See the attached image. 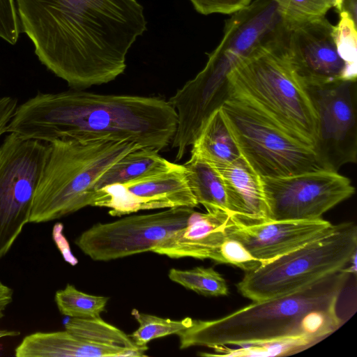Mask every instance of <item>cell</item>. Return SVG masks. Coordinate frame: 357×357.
<instances>
[{
  "instance_id": "d6986e66",
  "label": "cell",
  "mask_w": 357,
  "mask_h": 357,
  "mask_svg": "<svg viewBox=\"0 0 357 357\" xmlns=\"http://www.w3.org/2000/svg\"><path fill=\"white\" fill-rule=\"evenodd\" d=\"M188 182L197 203L207 213H228L224 182L216 168L195 153L183 164Z\"/></svg>"
},
{
  "instance_id": "f1b7e54d",
  "label": "cell",
  "mask_w": 357,
  "mask_h": 357,
  "mask_svg": "<svg viewBox=\"0 0 357 357\" xmlns=\"http://www.w3.org/2000/svg\"><path fill=\"white\" fill-rule=\"evenodd\" d=\"M21 26L15 0H0V38L15 45Z\"/></svg>"
},
{
  "instance_id": "e0dca14e",
  "label": "cell",
  "mask_w": 357,
  "mask_h": 357,
  "mask_svg": "<svg viewBox=\"0 0 357 357\" xmlns=\"http://www.w3.org/2000/svg\"><path fill=\"white\" fill-rule=\"evenodd\" d=\"M17 357L144 356L134 351L89 342L68 331L36 332L25 336L15 349Z\"/></svg>"
},
{
  "instance_id": "44dd1931",
  "label": "cell",
  "mask_w": 357,
  "mask_h": 357,
  "mask_svg": "<svg viewBox=\"0 0 357 357\" xmlns=\"http://www.w3.org/2000/svg\"><path fill=\"white\" fill-rule=\"evenodd\" d=\"M65 329L74 335L94 343L139 352L144 356L148 347L137 346L130 335L105 321L100 317L94 318L70 317L64 323Z\"/></svg>"
},
{
  "instance_id": "277c9868",
  "label": "cell",
  "mask_w": 357,
  "mask_h": 357,
  "mask_svg": "<svg viewBox=\"0 0 357 357\" xmlns=\"http://www.w3.org/2000/svg\"><path fill=\"white\" fill-rule=\"evenodd\" d=\"M282 35L233 66L227 75L228 98L252 105L314 149L317 113L305 84L286 57Z\"/></svg>"
},
{
  "instance_id": "d6a6232c",
  "label": "cell",
  "mask_w": 357,
  "mask_h": 357,
  "mask_svg": "<svg viewBox=\"0 0 357 357\" xmlns=\"http://www.w3.org/2000/svg\"><path fill=\"white\" fill-rule=\"evenodd\" d=\"M342 10L348 13L352 19L356 22V0H344Z\"/></svg>"
},
{
  "instance_id": "4316f807",
  "label": "cell",
  "mask_w": 357,
  "mask_h": 357,
  "mask_svg": "<svg viewBox=\"0 0 357 357\" xmlns=\"http://www.w3.org/2000/svg\"><path fill=\"white\" fill-rule=\"evenodd\" d=\"M287 25L325 17L333 7V0H274Z\"/></svg>"
},
{
  "instance_id": "2e32d148",
  "label": "cell",
  "mask_w": 357,
  "mask_h": 357,
  "mask_svg": "<svg viewBox=\"0 0 357 357\" xmlns=\"http://www.w3.org/2000/svg\"><path fill=\"white\" fill-rule=\"evenodd\" d=\"M215 167L224 182L227 210L233 222L252 225L270 221L261 178L242 156Z\"/></svg>"
},
{
  "instance_id": "d4e9b609",
  "label": "cell",
  "mask_w": 357,
  "mask_h": 357,
  "mask_svg": "<svg viewBox=\"0 0 357 357\" xmlns=\"http://www.w3.org/2000/svg\"><path fill=\"white\" fill-rule=\"evenodd\" d=\"M132 315L139 323V328L130 335L133 342L138 347H146L151 340L173 334L190 326L192 319L185 317L182 320H172L155 315L142 313L134 309Z\"/></svg>"
},
{
  "instance_id": "5bb4252c",
  "label": "cell",
  "mask_w": 357,
  "mask_h": 357,
  "mask_svg": "<svg viewBox=\"0 0 357 357\" xmlns=\"http://www.w3.org/2000/svg\"><path fill=\"white\" fill-rule=\"evenodd\" d=\"M333 225L323 218L269 221L242 225L229 220L226 236L241 242L264 264L275 259L328 231Z\"/></svg>"
},
{
  "instance_id": "9c48e42d",
  "label": "cell",
  "mask_w": 357,
  "mask_h": 357,
  "mask_svg": "<svg viewBox=\"0 0 357 357\" xmlns=\"http://www.w3.org/2000/svg\"><path fill=\"white\" fill-rule=\"evenodd\" d=\"M193 211L188 207L172 208L96 223L82 232L75 243L95 261H107L152 252L174 231L185 227Z\"/></svg>"
},
{
  "instance_id": "5b68a950",
  "label": "cell",
  "mask_w": 357,
  "mask_h": 357,
  "mask_svg": "<svg viewBox=\"0 0 357 357\" xmlns=\"http://www.w3.org/2000/svg\"><path fill=\"white\" fill-rule=\"evenodd\" d=\"M139 147L136 143L107 140L66 139L50 143L29 223L52 221L92 206L98 180L114 163Z\"/></svg>"
},
{
  "instance_id": "4dcf8cb0",
  "label": "cell",
  "mask_w": 357,
  "mask_h": 357,
  "mask_svg": "<svg viewBox=\"0 0 357 357\" xmlns=\"http://www.w3.org/2000/svg\"><path fill=\"white\" fill-rule=\"evenodd\" d=\"M17 105L16 98L9 96L0 97V137L6 133L8 125Z\"/></svg>"
},
{
  "instance_id": "7a4b0ae2",
  "label": "cell",
  "mask_w": 357,
  "mask_h": 357,
  "mask_svg": "<svg viewBox=\"0 0 357 357\" xmlns=\"http://www.w3.org/2000/svg\"><path fill=\"white\" fill-rule=\"evenodd\" d=\"M177 114L157 97L70 89L38 92L18 105L6 132L51 143L57 139L128 142L158 151L172 142Z\"/></svg>"
},
{
  "instance_id": "484cf974",
  "label": "cell",
  "mask_w": 357,
  "mask_h": 357,
  "mask_svg": "<svg viewBox=\"0 0 357 357\" xmlns=\"http://www.w3.org/2000/svg\"><path fill=\"white\" fill-rule=\"evenodd\" d=\"M340 13L334 26V40L337 52L345 63V80H356L357 31L356 22L346 11Z\"/></svg>"
},
{
  "instance_id": "30bf717a",
  "label": "cell",
  "mask_w": 357,
  "mask_h": 357,
  "mask_svg": "<svg viewBox=\"0 0 357 357\" xmlns=\"http://www.w3.org/2000/svg\"><path fill=\"white\" fill-rule=\"evenodd\" d=\"M317 116L314 151L335 171L357 159L356 80L305 85Z\"/></svg>"
},
{
  "instance_id": "4fadbf2b",
  "label": "cell",
  "mask_w": 357,
  "mask_h": 357,
  "mask_svg": "<svg viewBox=\"0 0 357 357\" xmlns=\"http://www.w3.org/2000/svg\"><path fill=\"white\" fill-rule=\"evenodd\" d=\"M285 25L284 54L305 85L345 80L346 66L337 52L334 26L325 17Z\"/></svg>"
},
{
  "instance_id": "ac0fdd59",
  "label": "cell",
  "mask_w": 357,
  "mask_h": 357,
  "mask_svg": "<svg viewBox=\"0 0 357 357\" xmlns=\"http://www.w3.org/2000/svg\"><path fill=\"white\" fill-rule=\"evenodd\" d=\"M158 151L137 148L114 163L98 180L96 192L104 187L154 176L179 166L162 157Z\"/></svg>"
},
{
  "instance_id": "52a82bcc",
  "label": "cell",
  "mask_w": 357,
  "mask_h": 357,
  "mask_svg": "<svg viewBox=\"0 0 357 357\" xmlns=\"http://www.w3.org/2000/svg\"><path fill=\"white\" fill-rule=\"evenodd\" d=\"M220 109L241 156L260 177L328 170L312 147L252 105L227 98Z\"/></svg>"
},
{
  "instance_id": "8992f818",
  "label": "cell",
  "mask_w": 357,
  "mask_h": 357,
  "mask_svg": "<svg viewBox=\"0 0 357 357\" xmlns=\"http://www.w3.org/2000/svg\"><path fill=\"white\" fill-rule=\"evenodd\" d=\"M356 250V225H333L320 236L245 272L237 289L252 301L291 294L342 270Z\"/></svg>"
},
{
  "instance_id": "6da1fadb",
  "label": "cell",
  "mask_w": 357,
  "mask_h": 357,
  "mask_svg": "<svg viewBox=\"0 0 357 357\" xmlns=\"http://www.w3.org/2000/svg\"><path fill=\"white\" fill-rule=\"evenodd\" d=\"M21 31L39 61L71 89L114 80L146 30L137 0H16Z\"/></svg>"
},
{
  "instance_id": "f546056e",
  "label": "cell",
  "mask_w": 357,
  "mask_h": 357,
  "mask_svg": "<svg viewBox=\"0 0 357 357\" xmlns=\"http://www.w3.org/2000/svg\"><path fill=\"white\" fill-rule=\"evenodd\" d=\"M195 10L202 15L232 14L248 6L252 0H190Z\"/></svg>"
},
{
  "instance_id": "7402d4cb",
  "label": "cell",
  "mask_w": 357,
  "mask_h": 357,
  "mask_svg": "<svg viewBox=\"0 0 357 357\" xmlns=\"http://www.w3.org/2000/svg\"><path fill=\"white\" fill-rule=\"evenodd\" d=\"M314 344L303 337H289L267 342L240 346L232 349L226 345L213 348L215 354L207 356H282L304 350Z\"/></svg>"
},
{
  "instance_id": "836d02e7",
  "label": "cell",
  "mask_w": 357,
  "mask_h": 357,
  "mask_svg": "<svg viewBox=\"0 0 357 357\" xmlns=\"http://www.w3.org/2000/svg\"><path fill=\"white\" fill-rule=\"evenodd\" d=\"M20 334V333L17 331L3 329L0 328V340L5 338L14 337L18 336Z\"/></svg>"
},
{
  "instance_id": "ba28073f",
  "label": "cell",
  "mask_w": 357,
  "mask_h": 357,
  "mask_svg": "<svg viewBox=\"0 0 357 357\" xmlns=\"http://www.w3.org/2000/svg\"><path fill=\"white\" fill-rule=\"evenodd\" d=\"M50 143L8 133L0 146V259L29 223Z\"/></svg>"
},
{
  "instance_id": "83f0119b",
  "label": "cell",
  "mask_w": 357,
  "mask_h": 357,
  "mask_svg": "<svg viewBox=\"0 0 357 357\" xmlns=\"http://www.w3.org/2000/svg\"><path fill=\"white\" fill-rule=\"evenodd\" d=\"M215 262L235 266L245 272L264 264L255 258L241 242L227 236L220 246Z\"/></svg>"
},
{
  "instance_id": "8fae6325",
  "label": "cell",
  "mask_w": 357,
  "mask_h": 357,
  "mask_svg": "<svg viewBox=\"0 0 357 357\" xmlns=\"http://www.w3.org/2000/svg\"><path fill=\"white\" fill-rule=\"evenodd\" d=\"M261 178L270 221L321 218L355 192L349 178L331 170Z\"/></svg>"
},
{
  "instance_id": "7c38bea8",
  "label": "cell",
  "mask_w": 357,
  "mask_h": 357,
  "mask_svg": "<svg viewBox=\"0 0 357 357\" xmlns=\"http://www.w3.org/2000/svg\"><path fill=\"white\" fill-rule=\"evenodd\" d=\"M198 203L189 186L183 165L154 176L113 184L96 191L93 206L109 208L121 216L142 210L188 207Z\"/></svg>"
},
{
  "instance_id": "3957f363",
  "label": "cell",
  "mask_w": 357,
  "mask_h": 357,
  "mask_svg": "<svg viewBox=\"0 0 357 357\" xmlns=\"http://www.w3.org/2000/svg\"><path fill=\"white\" fill-rule=\"evenodd\" d=\"M350 273L341 270L295 292L253 301L222 318L192 319L177 333L180 349L243 346L289 337H303L314 344L342 324L336 310Z\"/></svg>"
},
{
  "instance_id": "cb8c5ba5",
  "label": "cell",
  "mask_w": 357,
  "mask_h": 357,
  "mask_svg": "<svg viewBox=\"0 0 357 357\" xmlns=\"http://www.w3.org/2000/svg\"><path fill=\"white\" fill-rule=\"evenodd\" d=\"M168 276L172 281L204 296H222L229 292L225 280L213 268H171Z\"/></svg>"
},
{
  "instance_id": "1f68e13d",
  "label": "cell",
  "mask_w": 357,
  "mask_h": 357,
  "mask_svg": "<svg viewBox=\"0 0 357 357\" xmlns=\"http://www.w3.org/2000/svg\"><path fill=\"white\" fill-rule=\"evenodd\" d=\"M13 300V290L0 280V319Z\"/></svg>"
},
{
  "instance_id": "603a6c76",
  "label": "cell",
  "mask_w": 357,
  "mask_h": 357,
  "mask_svg": "<svg viewBox=\"0 0 357 357\" xmlns=\"http://www.w3.org/2000/svg\"><path fill=\"white\" fill-rule=\"evenodd\" d=\"M54 300L61 314L85 319L100 317L109 298L84 293L68 284L64 289L56 291Z\"/></svg>"
},
{
  "instance_id": "e575fe53",
  "label": "cell",
  "mask_w": 357,
  "mask_h": 357,
  "mask_svg": "<svg viewBox=\"0 0 357 357\" xmlns=\"http://www.w3.org/2000/svg\"><path fill=\"white\" fill-rule=\"evenodd\" d=\"M344 0H333V7H334L338 13L342 10V3Z\"/></svg>"
},
{
  "instance_id": "ffe728a7",
  "label": "cell",
  "mask_w": 357,
  "mask_h": 357,
  "mask_svg": "<svg viewBox=\"0 0 357 357\" xmlns=\"http://www.w3.org/2000/svg\"><path fill=\"white\" fill-rule=\"evenodd\" d=\"M191 153L197 155L214 167L231 163L241 156L220 108L206 121L192 145Z\"/></svg>"
},
{
  "instance_id": "9a60e30c",
  "label": "cell",
  "mask_w": 357,
  "mask_h": 357,
  "mask_svg": "<svg viewBox=\"0 0 357 357\" xmlns=\"http://www.w3.org/2000/svg\"><path fill=\"white\" fill-rule=\"evenodd\" d=\"M229 220L228 213L194 211L185 227L174 231L152 252L174 259L192 257L215 261Z\"/></svg>"
}]
</instances>
